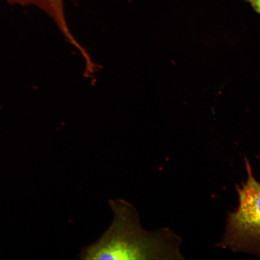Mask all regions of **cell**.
I'll use <instances>...</instances> for the list:
<instances>
[{
	"instance_id": "5",
	"label": "cell",
	"mask_w": 260,
	"mask_h": 260,
	"mask_svg": "<svg viewBox=\"0 0 260 260\" xmlns=\"http://www.w3.org/2000/svg\"><path fill=\"white\" fill-rule=\"evenodd\" d=\"M60 1H61V0H60ZM63 1H64V0H61V2H63Z\"/></svg>"
},
{
	"instance_id": "3",
	"label": "cell",
	"mask_w": 260,
	"mask_h": 260,
	"mask_svg": "<svg viewBox=\"0 0 260 260\" xmlns=\"http://www.w3.org/2000/svg\"><path fill=\"white\" fill-rule=\"evenodd\" d=\"M11 4H18L22 6L34 5L50 13L56 8L55 0H8Z\"/></svg>"
},
{
	"instance_id": "4",
	"label": "cell",
	"mask_w": 260,
	"mask_h": 260,
	"mask_svg": "<svg viewBox=\"0 0 260 260\" xmlns=\"http://www.w3.org/2000/svg\"><path fill=\"white\" fill-rule=\"evenodd\" d=\"M245 1L251 6L253 11L260 14V0H245Z\"/></svg>"
},
{
	"instance_id": "2",
	"label": "cell",
	"mask_w": 260,
	"mask_h": 260,
	"mask_svg": "<svg viewBox=\"0 0 260 260\" xmlns=\"http://www.w3.org/2000/svg\"><path fill=\"white\" fill-rule=\"evenodd\" d=\"M247 180L237 188L239 206L228 217L226 232L220 245L236 252L260 256V183L246 160Z\"/></svg>"
},
{
	"instance_id": "1",
	"label": "cell",
	"mask_w": 260,
	"mask_h": 260,
	"mask_svg": "<svg viewBox=\"0 0 260 260\" xmlns=\"http://www.w3.org/2000/svg\"><path fill=\"white\" fill-rule=\"evenodd\" d=\"M111 223L95 242L84 246L79 258L86 260L182 259L178 237L167 229L149 232L142 225L138 210L128 201L109 202Z\"/></svg>"
}]
</instances>
